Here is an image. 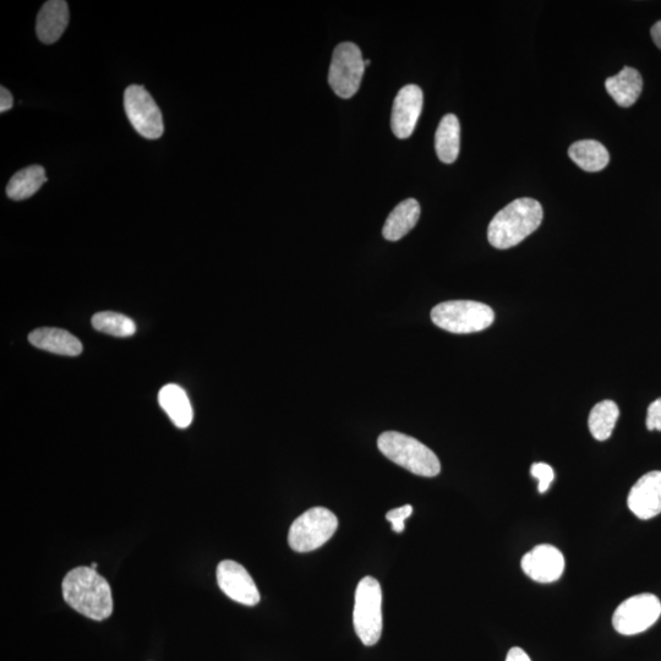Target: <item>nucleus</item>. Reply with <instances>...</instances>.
Masks as SVG:
<instances>
[{
	"instance_id": "9b49d317",
	"label": "nucleus",
	"mask_w": 661,
	"mask_h": 661,
	"mask_svg": "<svg viewBox=\"0 0 661 661\" xmlns=\"http://www.w3.org/2000/svg\"><path fill=\"white\" fill-rule=\"evenodd\" d=\"M424 95L417 85H407L393 102L391 128L398 139H408L417 127L423 111Z\"/></svg>"
},
{
	"instance_id": "5701e85b",
	"label": "nucleus",
	"mask_w": 661,
	"mask_h": 661,
	"mask_svg": "<svg viewBox=\"0 0 661 661\" xmlns=\"http://www.w3.org/2000/svg\"><path fill=\"white\" fill-rule=\"evenodd\" d=\"M92 326L97 331L107 333L114 337H130L135 335L136 325L133 320L123 314L113 313V311H103L92 318Z\"/></svg>"
},
{
	"instance_id": "c756f323",
	"label": "nucleus",
	"mask_w": 661,
	"mask_h": 661,
	"mask_svg": "<svg viewBox=\"0 0 661 661\" xmlns=\"http://www.w3.org/2000/svg\"><path fill=\"white\" fill-rule=\"evenodd\" d=\"M370 63V60H364L365 68L369 67Z\"/></svg>"
},
{
	"instance_id": "c85d7f7f",
	"label": "nucleus",
	"mask_w": 661,
	"mask_h": 661,
	"mask_svg": "<svg viewBox=\"0 0 661 661\" xmlns=\"http://www.w3.org/2000/svg\"><path fill=\"white\" fill-rule=\"evenodd\" d=\"M650 34H652L653 41L655 45L658 46V48L661 49V20L658 21L657 24H654L652 27V31H650Z\"/></svg>"
},
{
	"instance_id": "39448f33",
	"label": "nucleus",
	"mask_w": 661,
	"mask_h": 661,
	"mask_svg": "<svg viewBox=\"0 0 661 661\" xmlns=\"http://www.w3.org/2000/svg\"><path fill=\"white\" fill-rule=\"evenodd\" d=\"M355 633L366 647L380 641L382 633V591L374 577H364L355 591L353 611Z\"/></svg>"
},
{
	"instance_id": "f3484780",
	"label": "nucleus",
	"mask_w": 661,
	"mask_h": 661,
	"mask_svg": "<svg viewBox=\"0 0 661 661\" xmlns=\"http://www.w3.org/2000/svg\"><path fill=\"white\" fill-rule=\"evenodd\" d=\"M606 90L620 107L635 105L643 90V79L639 71L625 67L619 74L605 81Z\"/></svg>"
},
{
	"instance_id": "412c9836",
	"label": "nucleus",
	"mask_w": 661,
	"mask_h": 661,
	"mask_svg": "<svg viewBox=\"0 0 661 661\" xmlns=\"http://www.w3.org/2000/svg\"><path fill=\"white\" fill-rule=\"evenodd\" d=\"M47 182L45 168L30 166L15 173L7 187L10 199L21 201L31 198Z\"/></svg>"
},
{
	"instance_id": "b1692460",
	"label": "nucleus",
	"mask_w": 661,
	"mask_h": 661,
	"mask_svg": "<svg viewBox=\"0 0 661 661\" xmlns=\"http://www.w3.org/2000/svg\"><path fill=\"white\" fill-rule=\"evenodd\" d=\"M531 474L539 482L538 490L540 494L546 493L555 479L554 469L546 463H534Z\"/></svg>"
},
{
	"instance_id": "7c9ffc66",
	"label": "nucleus",
	"mask_w": 661,
	"mask_h": 661,
	"mask_svg": "<svg viewBox=\"0 0 661 661\" xmlns=\"http://www.w3.org/2000/svg\"><path fill=\"white\" fill-rule=\"evenodd\" d=\"M90 567H91V568H94V570H97V564H96V562H92V564H91Z\"/></svg>"
},
{
	"instance_id": "4468645a",
	"label": "nucleus",
	"mask_w": 661,
	"mask_h": 661,
	"mask_svg": "<svg viewBox=\"0 0 661 661\" xmlns=\"http://www.w3.org/2000/svg\"><path fill=\"white\" fill-rule=\"evenodd\" d=\"M68 3L63 0H51L43 5L38 13L36 31L45 45L56 43L69 25Z\"/></svg>"
},
{
	"instance_id": "4be33fe9",
	"label": "nucleus",
	"mask_w": 661,
	"mask_h": 661,
	"mask_svg": "<svg viewBox=\"0 0 661 661\" xmlns=\"http://www.w3.org/2000/svg\"><path fill=\"white\" fill-rule=\"evenodd\" d=\"M619 407L614 401H603L592 409L589 414V430L595 440L606 441L613 435L617 419H619Z\"/></svg>"
},
{
	"instance_id": "20e7f679",
	"label": "nucleus",
	"mask_w": 661,
	"mask_h": 661,
	"mask_svg": "<svg viewBox=\"0 0 661 661\" xmlns=\"http://www.w3.org/2000/svg\"><path fill=\"white\" fill-rule=\"evenodd\" d=\"M431 320L440 329L457 335H467L488 329L495 320L489 305L473 300H450L431 310Z\"/></svg>"
},
{
	"instance_id": "7ed1b4c3",
	"label": "nucleus",
	"mask_w": 661,
	"mask_h": 661,
	"mask_svg": "<svg viewBox=\"0 0 661 661\" xmlns=\"http://www.w3.org/2000/svg\"><path fill=\"white\" fill-rule=\"evenodd\" d=\"M378 447L390 461L419 477L434 478L441 472L435 453L412 436L386 431L379 436Z\"/></svg>"
},
{
	"instance_id": "bb28decb",
	"label": "nucleus",
	"mask_w": 661,
	"mask_h": 661,
	"mask_svg": "<svg viewBox=\"0 0 661 661\" xmlns=\"http://www.w3.org/2000/svg\"><path fill=\"white\" fill-rule=\"evenodd\" d=\"M14 105L13 95L4 86L0 87V112H8Z\"/></svg>"
},
{
	"instance_id": "1a4fd4ad",
	"label": "nucleus",
	"mask_w": 661,
	"mask_h": 661,
	"mask_svg": "<svg viewBox=\"0 0 661 661\" xmlns=\"http://www.w3.org/2000/svg\"><path fill=\"white\" fill-rule=\"evenodd\" d=\"M661 615V603L653 594H638L620 604L613 616L616 632L624 636L639 635L649 630Z\"/></svg>"
},
{
	"instance_id": "dca6fc26",
	"label": "nucleus",
	"mask_w": 661,
	"mask_h": 661,
	"mask_svg": "<svg viewBox=\"0 0 661 661\" xmlns=\"http://www.w3.org/2000/svg\"><path fill=\"white\" fill-rule=\"evenodd\" d=\"M158 402L177 428L187 429L193 423V407L182 387L174 384L162 387L158 393Z\"/></svg>"
},
{
	"instance_id": "6e6552de",
	"label": "nucleus",
	"mask_w": 661,
	"mask_h": 661,
	"mask_svg": "<svg viewBox=\"0 0 661 661\" xmlns=\"http://www.w3.org/2000/svg\"><path fill=\"white\" fill-rule=\"evenodd\" d=\"M124 107L131 125L145 139L157 140L165 133L161 109L145 87L129 86L125 90Z\"/></svg>"
},
{
	"instance_id": "423d86ee",
	"label": "nucleus",
	"mask_w": 661,
	"mask_h": 661,
	"mask_svg": "<svg viewBox=\"0 0 661 661\" xmlns=\"http://www.w3.org/2000/svg\"><path fill=\"white\" fill-rule=\"evenodd\" d=\"M337 528L335 513L325 507L310 508L289 529V546L297 553H309L329 542Z\"/></svg>"
},
{
	"instance_id": "a211bd4d",
	"label": "nucleus",
	"mask_w": 661,
	"mask_h": 661,
	"mask_svg": "<svg viewBox=\"0 0 661 661\" xmlns=\"http://www.w3.org/2000/svg\"><path fill=\"white\" fill-rule=\"evenodd\" d=\"M420 218V205L415 199H407L398 204L387 217L382 234L390 242L406 237L417 226Z\"/></svg>"
},
{
	"instance_id": "a878e982",
	"label": "nucleus",
	"mask_w": 661,
	"mask_h": 661,
	"mask_svg": "<svg viewBox=\"0 0 661 661\" xmlns=\"http://www.w3.org/2000/svg\"><path fill=\"white\" fill-rule=\"evenodd\" d=\"M647 428L650 431H661V398L650 404L648 408Z\"/></svg>"
},
{
	"instance_id": "6ab92c4d",
	"label": "nucleus",
	"mask_w": 661,
	"mask_h": 661,
	"mask_svg": "<svg viewBox=\"0 0 661 661\" xmlns=\"http://www.w3.org/2000/svg\"><path fill=\"white\" fill-rule=\"evenodd\" d=\"M461 125L455 114H447L441 119L435 134V150L437 157L446 165H451L460 155Z\"/></svg>"
},
{
	"instance_id": "f257e3e1",
	"label": "nucleus",
	"mask_w": 661,
	"mask_h": 661,
	"mask_svg": "<svg viewBox=\"0 0 661 661\" xmlns=\"http://www.w3.org/2000/svg\"><path fill=\"white\" fill-rule=\"evenodd\" d=\"M62 589L65 603L91 620L103 621L113 614L111 586L94 568H74L64 577Z\"/></svg>"
},
{
	"instance_id": "2eb2a0df",
	"label": "nucleus",
	"mask_w": 661,
	"mask_h": 661,
	"mask_svg": "<svg viewBox=\"0 0 661 661\" xmlns=\"http://www.w3.org/2000/svg\"><path fill=\"white\" fill-rule=\"evenodd\" d=\"M29 341L42 351L76 357L83 352V344L70 332L53 327H42L30 333Z\"/></svg>"
},
{
	"instance_id": "f03ea898",
	"label": "nucleus",
	"mask_w": 661,
	"mask_h": 661,
	"mask_svg": "<svg viewBox=\"0 0 661 661\" xmlns=\"http://www.w3.org/2000/svg\"><path fill=\"white\" fill-rule=\"evenodd\" d=\"M543 207L537 200L523 198L512 201L496 213L488 228V239L494 248L516 247L537 231L543 221Z\"/></svg>"
},
{
	"instance_id": "393cba45",
	"label": "nucleus",
	"mask_w": 661,
	"mask_h": 661,
	"mask_svg": "<svg viewBox=\"0 0 661 661\" xmlns=\"http://www.w3.org/2000/svg\"><path fill=\"white\" fill-rule=\"evenodd\" d=\"M413 513L411 505H404L387 512L386 520L391 522L393 532L402 533L404 531V522Z\"/></svg>"
},
{
	"instance_id": "ddd939ff",
	"label": "nucleus",
	"mask_w": 661,
	"mask_h": 661,
	"mask_svg": "<svg viewBox=\"0 0 661 661\" xmlns=\"http://www.w3.org/2000/svg\"><path fill=\"white\" fill-rule=\"evenodd\" d=\"M628 508L639 520H650L661 513V472L643 475L632 486L627 499Z\"/></svg>"
},
{
	"instance_id": "9d476101",
	"label": "nucleus",
	"mask_w": 661,
	"mask_h": 661,
	"mask_svg": "<svg viewBox=\"0 0 661 661\" xmlns=\"http://www.w3.org/2000/svg\"><path fill=\"white\" fill-rule=\"evenodd\" d=\"M217 583L229 599L239 604L255 606L260 603V593L253 577L236 561L225 560L217 567Z\"/></svg>"
},
{
	"instance_id": "0eeeda50",
	"label": "nucleus",
	"mask_w": 661,
	"mask_h": 661,
	"mask_svg": "<svg viewBox=\"0 0 661 661\" xmlns=\"http://www.w3.org/2000/svg\"><path fill=\"white\" fill-rule=\"evenodd\" d=\"M365 71L362 51L352 42H343L333 51L329 71V84L341 98L357 94Z\"/></svg>"
},
{
	"instance_id": "f8f14e48",
	"label": "nucleus",
	"mask_w": 661,
	"mask_h": 661,
	"mask_svg": "<svg viewBox=\"0 0 661 661\" xmlns=\"http://www.w3.org/2000/svg\"><path fill=\"white\" fill-rule=\"evenodd\" d=\"M522 570L538 583L559 581L565 571V557L553 545H538L522 559Z\"/></svg>"
},
{
	"instance_id": "aec40b11",
	"label": "nucleus",
	"mask_w": 661,
	"mask_h": 661,
	"mask_svg": "<svg viewBox=\"0 0 661 661\" xmlns=\"http://www.w3.org/2000/svg\"><path fill=\"white\" fill-rule=\"evenodd\" d=\"M571 160L586 172H600L608 167L610 156L603 144L595 140H582L572 144L568 150Z\"/></svg>"
},
{
	"instance_id": "cd10ccee",
	"label": "nucleus",
	"mask_w": 661,
	"mask_h": 661,
	"mask_svg": "<svg viewBox=\"0 0 661 661\" xmlns=\"http://www.w3.org/2000/svg\"><path fill=\"white\" fill-rule=\"evenodd\" d=\"M506 661H532L529 655L520 647H515L507 653Z\"/></svg>"
}]
</instances>
